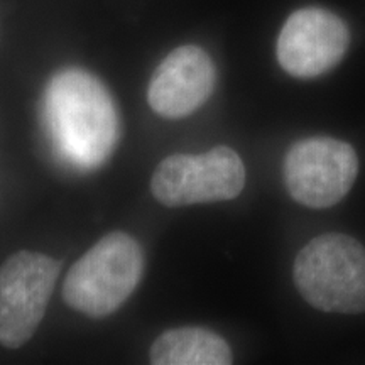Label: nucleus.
Instances as JSON below:
<instances>
[{
  "label": "nucleus",
  "instance_id": "nucleus-1",
  "mask_svg": "<svg viewBox=\"0 0 365 365\" xmlns=\"http://www.w3.org/2000/svg\"><path fill=\"white\" fill-rule=\"evenodd\" d=\"M44 118L54 148L78 170H97L115 150L118 112L112 93L93 73L81 68L58 71L46 86Z\"/></svg>",
  "mask_w": 365,
  "mask_h": 365
},
{
  "label": "nucleus",
  "instance_id": "nucleus-2",
  "mask_svg": "<svg viewBox=\"0 0 365 365\" xmlns=\"http://www.w3.org/2000/svg\"><path fill=\"white\" fill-rule=\"evenodd\" d=\"M144 274L140 244L125 232H110L73 264L63 282V299L88 318L115 313Z\"/></svg>",
  "mask_w": 365,
  "mask_h": 365
},
{
  "label": "nucleus",
  "instance_id": "nucleus-3",
  "mask_svg": "<svg viewBox=\"0 0 365 365\" xmlns=\"http://www.w3.org/2000/svg\"><path fill=\"white\" fill-rule=\"evenodd\" d=\"M294 284L313 308L325 313H365V249L352 237L325 234L294 261Z\"/></svg>",
  "mask_w": 365,
  "mask_h": 365
},
{
  "label": "nucleus",
  "instance_id": "nucleus-4",
  "mask_svg": "<svg viewBox=\"0 0 365 365\" xmlns=\"http://www.w3.org/2000/svg\"><path fill=\"white\" fill-rule=\"evenodd\" d=\"M244 186V163L227 145L202 154H173L159 163L150 180L154 198L170 208L227 202L237 198Z\"/></svg>",
  "mask_w": 365,
  "mask_h": 365
},
{
  "label": "nucleus",
  "instance_id": "nucleus-5",
  "mask_svg": "<svg viewBox=\"0 0 365 365\" xmlns=\"http://www.w3.org/2000/svg\"><path fill=\"white\" fill-rule=\"evenodd\" d=\"M61 262L19 250L0 266V345L19 349L38 330L48 312Z\"/></svg>",
  "mask_w": 365,
  "mask_h": 365
},
{
  "label": "nucleus",
  "instance_id": "nucleus-6",
  "mask_svg": "<svg viewBox=\"0 0 365 365\" xmlns=\"http://www.w3.org/2000/svg\"><path fill=\"white\" fill-rule=\"evenodd\" d=\"M359 159L354 148L331 137L298 140L284 159V182L296 202L309 208H330L354 186Z\"/></svg>",
  "mask_w": 365,
  "mask_h": 365
},
{
  "label": "nucleus",
  "instance_id": "nucleus-7",
  "mask_svg": "<svg viewBox=\"0 0 365 365\" xmlns=\"http://www.w3.org/2000/svg\"><path fill=\"white\" fill-rule=\"evenodd\" d=\"M350 34L339 16L319 7L291 14L277 38V61L296 78H314L345 56Z\"/></svg>",
  "mask_w": 365,
  "mask_h": 365
},
{
  "label": "nucleus",
  "instance_id": "nucleus-8",
  "mask_svg": "<svg viewBox=\"0 0 365 365\" xmlns=\"http://www.w3.org/2000/svg\"><path fill=\"white\" fill-rule=\"evenodd\" d=\"M217 70L200 46L176 48L153 73L148 102L158 115L182 118L198 110L215 90Z\"/></svg>",
  "mask_w": 365,
  "mask_h": 365
},
{
  "label": "nucleus",
  "instance_id": "nucleus-9",
  "mask_svg": "<svg viewBox=\"0 0 365 365\" xmlns=\"http://www.w3.org/2000/svg\"><path fill=\"white\" fill-rule=\"evenodd\" d=\"M154 365H228L232 350L215 331L202 327L173 328L159 335L150 346Z\"/></svg>",
  "mask_w": 365,
  "mask_h": 365
}]
</instances>
